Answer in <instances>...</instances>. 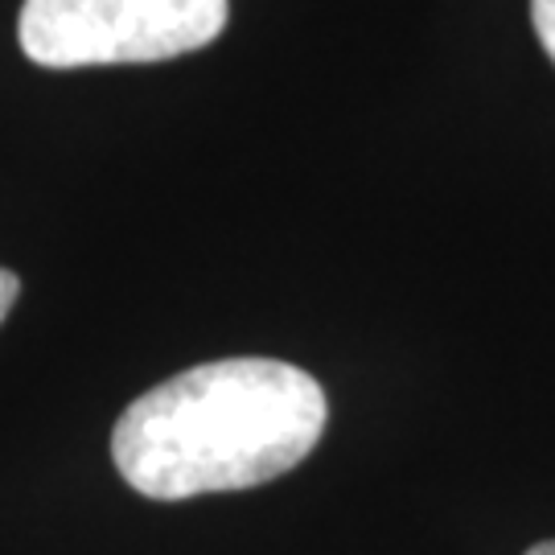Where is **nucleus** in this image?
<instances>
[{
	"label": "nucleus",
	"mask_w": 555,
	"mask_h": 555,
	"mask_svg": "<svg viewBox=\"0 0 555 555\" xmlns=\"http://www.w3.org/2000/svg\"><path fill=\"white\" fill-rule=\"evenodd\" d=\"M330 403L309 371L280 358H222L165 378L112 433L119 477L153 502L251 490L318 449Z\"/></svg>",
	"instance_id": "1"
},
{
	"label": "nucleus",
	"mask_w": 555,
	"mask_h": 555,
	"mask_svg": "<svg viewBox=\"0 0 555 555\" xmlns=\"http://www.w3.org/2000/svg\"><path fill=\"white\" fill-rule=\"evenodd\" d=\"M527 555H555V539H552V543H539V547H531Z\"/></svg>",
	"instance_id": "5"
},
{
	"label": "nucleus",
	"mask_w": 555,
	"mask_h": 555,
	"mask_svg": "<svg viewBox=\"0 0 555 555\" xmlns=\"http://www.w3.org/2000/svg\"><path fill=\"white\" fill-rule=\"evenodd\" d=\"M531 25H535L539 46L555 62V0H531Z\"/></svg>",
	"instance_id": "3"
},
{
	"label": "nucleus",
	"mask_w": 555,
	"mask_h": 555,
	"mask_svg": "<svg viewBox=\"0 0 555 555\" xmlns=\"http://www.w3.org/2000/svg\"><path fill=\"white\" fill-rule=\"evenodd\" d=\"M227 0H25L17 38L50 70L194 54L222 34Z\"/></svg>",
	"instance_id": "2"
},
{
	"label": "nucleus",
	"mask_w": 555,
	"mask_h": 555,
	"mask_svg": "<svg viewBox=\"0 0 555 555\" xmlns=\"http://www.w3.org/2000/svg\"><path fill=\"white\" fill-rule=\"evenodd\" d=\"M17 297H21V280L9 268H0V321L9 318V309L17 305Z\"/></svg>",
	"instance_id": "4"
}]
</instances>
